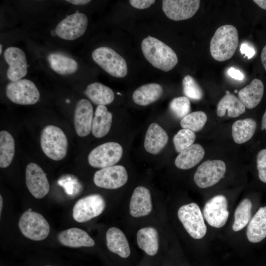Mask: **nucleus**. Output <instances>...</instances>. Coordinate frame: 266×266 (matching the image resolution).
I'll list each match as a JSON object with an SVG mask.
<instances>
[{"mask_svg": "<svg viewBox=\"0 0 266 266\" xmlns=\"http://www.w3.org/2000/svg\"><path fill=\"white\" fill-rule=\"evenodd\" d=\"M261 59L263 66L265 70H266V45L263 48L262 50L261 55Z\"/></svg>", "mask_w": 266, "mask_h": 266, "instance_id": "obj_43", "label": "nucleus"}, {"mask_svg": "<svg viewBox=\"0 0 266 266\" xmlns=\"http://www.w3.org/2000/svg\"><path fill=\"white\" fill-rule=\"evenodd\" d=\"M47 59L50 67L61 75L73 74L78 68L75 60L61 53H52L48 56Z\"/></svg>", "mask_w": 266, "mask_h": 266, "instance_id": "obj_28", "label": "nucleus"}, {"mask_svg": "<svg viewBox=\"0 0 266 266\" xmlns=\"http://www.w3.org/2000/svg\"><path fill=\"white\" fill-rule=\"evenodd\" d=\"M163 93L162 86L157 83H148L137 88L133 93L132 98L138 105L146 106L159 100Z\"/></svg>", "mask_w": 266, "mask_h": 266, "instance_id": "obj_25", "label": "nucleus"}, {"mask_svg": "<svg viewBox=\"0 0 266 266\" xmlns=\"http://www.w3.org/2000/svg\"><path fill=\"white\" fill-rule=\"evenodd\" d=\"M3 206V200L1 195H0V214H1Z\"/></svg>", "mask_w": 266, "mask_h": 266, "instance_id": "obj_46", "label": "nucleus"}, {"mask_svg": "<svg viewBox=\"0 0 266 266\" xmlns=\"http://www.w3.org/2000/svg\"><path fill=\"white\" fill-rule=\"evenodd\" d=\"M66 1L74 5H84L89 3L91 0H67Z\"/></svg>", "mask_w": 266, "mask_h": 266, "instance_id": "obj_42", "label": "nucleus"}, {"mask_svg": "<svg viewBox=\"0 0 266 266\" xmlns=\"http://www.w3.org/2000/svg\"><path fill=\"white\" fill-rule=\"evenodd\" d=\"M59 242L62 245L72 247H93L95 242L85 231L71 228L61 232L57 235Z\"/></svg>", "mask_w": 266, "mask_h": 266, "instance_id": "obj_19", "label": "nucleus"}, {"mask_svg": "<svg viewBox=\"0 0 266 266\" xmlns=\"http://www.w3.org/2000/svg\"><path fill=\"white\" fill-rule=\"evenodd\" d=\"M25 179L29 192L34 198L42 199L49 192L50 185L46 175L37 164L34 163L28 164Z\"/></svg>", "mask_w": 266, "mask_h": 266, "instance_id": "obj_14", "label": "nucleus"}, {"mask_svg": "<svg viewBox=\"0 0 266 266\" xmlns=\"http://www.w3.org/2000/svg\"><path fill=\"white\" fill-rule=\"evenodd\" d=\"M5 92L10 100L21 105L35 104L40 98L39 92L35 84L26 79L9 82L6 86Z\"/></svg>", "mask_w": 266, "mask_h": 266, "instance_id": "obj_7", "label": "nucleus"}, {"mask_svg": "<svg viewBox=\"0 0 266 266\" xmlns=\"http://www.w3.org/2000/svg\"><path fill=\"white\" fill-rule=\"evenodd\" d=\"M228 74L235 80H242L244 78V74L238 69L233 67L229 68L228 70Z\"/></svg>", "mask_w": 266, "mask_h": 266, "instance_id": "obj_41", "label": "nucleus"}, {"mask_svg": "<svg viewBox=\"0 0 266 266\" xmlns=\"http://www.w3.org/2000/svg\"><path fill=\"white\" fill-rule=\"evenodd\" d=\"M204 154V150L200 144H193L179 153L175 159V165L181 169L191 168L201 161Z\"/></svg>", "mask_w": 266, "mask_h": 266, "instance_id": "obj_24", "label": "nucleus"}, {"mask_svg": "<svg viewBox=\"0 0 266 266\" xmlns=\"http://www.w3.org/2000/svg\"><path fill=\"white\" fill-rule=\"evenodd\" d=\"M238 41V31L234 26L225 25L219 27L210 41L211 56L220 62L230 59L235 53Z\"/></svg>", "mask_w": 266, "mask_h": 266, "instance_id": "obj_2", "label": "nucleus"}, {"mask_svg": "<svg viewBox=\"0 0 266 266\" xmlns=\"http://www.w3.org/2000/svg\"><path fill=\"white\" fill-rule=\"evenodd\" d=\"M40 145L48 157L55 161H60L66 156L68 141L61 129L56 126L48 125L41 132Z\"/></svg>", "mask_w": 266, "mask_h": 266, "instance_id": "obj_3", "label": "nucleus"}, {"mask_svg": "<svg viewBox=\"0 0 266 266\" xmlns=\"http://www.w3.org/2000/svg\"><path fill=\"white\" fill-rule=\"evenodd\" d=\"M88 24L87 16L82 13H75L67 16L57 25L55 32L59 37L73 40L85 33Z\"/></svg>", "mask_w": 266, "mask_h": 266, "instance_id": "obj_11", "label": "nucleus"}, {"mask_svg": "<svg viewBox=\"0 0 266 266\" xmlns=\"http://www.w3.org/2000/svg\"><path fill=\"white\" fill-rule=\"evenodd\" d=\"M168 140L166 131L158 124L153 123L146 133L144 146L146 151L152 154L160 153L165 147Z\"/></svg>", "mask_w": 266, "mask_h": 266, "instance_id": "obj_20", "label": "nucleus"}, {"mask_svg": "<svg viewBox=\"0 0 266 266\" xmlns=\"http://www.w3.org/2000/svg\"><path fill=\"white\" fill-rule=\"evenodd\" d=\"M257 124L255 120L248 118L234 122L232 126V134L233 140L237 144L243 143L253 136Z\"/></svg>", "mask_w": 266, "mask_h": 266, "instance_id": "obj_31", "label": "nucleus"}, {"mask_svg": "<svg viewBox=\"0 0 266 266\" xmlns=\"http://www.w3.org/2000/svg\"><path fill=\"white\" fill-rule=\"evenodd\" d=\"M240 51L241 54L244 55V57H247L248 59L252 58L255 54L254 49L245 43H243L241 45Z\"/></svg>", "mask_w": 266, "mask_h": 266, "instance_id": "obj_40", "label": "nucleus"}, {"mask_svg": "<svg viewBox=\"0 0 266 266\" xmlns=\"http://www.w3.org/2000/svg\"><path fill=\"white\" fill-rule=\"evenodd\" d=\"M234 92H235V93H237V90H234Z\"/></svg>", "mask_w": 266, "mask_h": 266, "instance_id": "obj_48", "label": "nucleus"}, {"mask_svg": "<svg viewBox=\"0 0 266 266\" xmlns=\"http://www.w3.org/2000/svg\"><path fill=\"white\" fill-rule=\"evenodd\" d=\"M18 226L25 237L34 241L45 239L50 231L49 224L45 218L40 213L32 211L31 209L21 215Z\"/></svg>", "mask_w": 266, "mask_h": 266, "instance_id": "obj_5", "label": "nucleus"}, {"mask_svg": "<svg viewBox=\"0 0 266 266\" xmlns=\"http://www.w3.org/2000/svg\"><path fill=\"white\" fill-rule=\"evenodd\" d=\"M261 8L266 10V0H253Z\"/></svg>", "mask_w": 266, "mask_h": 266, "instance_id": "obj_44", "label": "nucleus"}, {"mask_svg": "<svg viewBox=\"0 0 266 266\" xmlns=\"http://www.w3.org/2000/svg\"><path fill=\"white\" fill-rule=\"evenodd\" d=\"M129 210L131 215L135 218L145 216L152 210L151 196L149 190L143 186L135 188L132 195Z\"/></svg>", "mask_w": 266, "mask_h": 266, "instance_id": "obj_18", "label": "nucleus"}, {"mask_svg": "<svg viewBox=\"0 0 266 266\" xmlns=\"http://www.w3.org/2000/svg\"><path fill=\"white\" fill-rule=\"evenodd\" d=\"M227 110L228 116L231 117H236L245 111V106L242 102L229 91L226 92V95L219 101L217 114L223 117Z\"/></svg>", "mask_w": 266, "mask_h": 266, "instance_id": "obj_29", "label": "nucleus"}, {"mask_svg": "<svg viewBox=\"0 0 266 266\" xmlns=\"http://www.w3.org/2000/svg\"><path fill=\"white\" fill-rule=\"evenodd\" d=\"M262 130H266V111H265L262 120Z\"/></svg>", "mask_w": 266, "mask_h": 266, "instance_id": "obj_45", "label": "nucleus"}, {"mask_svg": "<svg viewBox=\"0 0 266 266\" xmlns=\"http://www.w3.org/2000/svg\"><path fill=\"white\" fill-rule=\"evenodd\" d=\"M0 54H1L2 53V44H0Z\"/></svg>", "mask_w": 266, "mask_h": 266, "instance_id": "obj_47", "label": "nucleus"}, {"mask_svg": "<svg viewBox=\"0 0 266 266\" xmlns=\"http://www.w3.org/2000/svg\"><path fill=\"white\" fill-rule=\"evenodd\" d=\"M195 139L196 134L194 132L185 129L180 130L174 135L173 139L175 150L180 153L193 145Z\"/></svg>", "mask_w": 266, "mask_h": 266, "instance_id": "obj_35", "label": "nucleus"}, {"mask_svg": "<svg viewBox=\"0 0 266 266\" xmlns=\"http://www.w3.org/2000/svg\"><path fill=\"white\" fill-rule=\"evenodd\" d=\"M183 92L188 98L200 100L203 97V91L195 79L189 75L184 76L183 81Z\"/></svg>", "mask_w": 266, "mask_h": 266, "instance_id": "obj_37", "label": "nucleus"}, {"mask_svg": "<svg viewBox=\"0 0 266 266\" xmlns=\"http://www.w3.org/2000/svg\"><path fill=\"white\" fill-rule=\"evenodd\" d=\"M141 47L147 61L164 71L171 70L178 63L177 56L173 49L155 37L149 35L144 38Z\"/></svg>", "mask_w": 266, "mask_h": 266, "instance_id": "obj_1", "label": "nucleus"}, {"mask_svg": "<svg viewBox=\"0 0 266 266\" xmlns=\"http://www.w3.org/2000/svg\"><path fill=\"white\" fill-rule=\"evenodd\" d=\"M85 94L93 103L98 105L110 104L114 99V94L112 90L99 82L88 85Z\"/></svg>", "mask_w": 266, "mask_h": 266, "instance_id": "obj_30", "label": "nucleus"}, {"mask_svg": "<svg viewBox=\"0 0 266 266\" xmlns=\"http://www.w3.org/2000/svg\"><path fill=\"white\" fill-rule=\"evenodd\" d=\"M4 58L8 65L6 75L11 81L21 79L28 72L26 57L24 51L19 48L9 47L4 51Z\"/></svg>", "mask_w": 266, "mask_h": 266, "instance_id": "obj_16", "label": "nucleus"}, {"mask_svg": "<svg viewBox=\"0 0 266 266\" xmlns=\"http://www.w3.org/2000/svg\"><path fill=\"white\" fill-rule=\"evenodd\" d=\"M257 166L259 179L266 183V149L261 150L257 158Z\"/></svg>", "mask_w": 266, "mask_h": 266, "instance_id": "obj_38", "label": "nucleus"}, {"mask_svg": "<svg viewBox=\"0 0 266 266\" xmlns=\"http://www.w3.org/2000/svg\"><path fill=\"white\" fill-rule=\"evenodd\" d=\"M123 148L120 144L114 142L102 144L93 149L88 155V162L91 166L103 168L114 166L121 159Z\"/></svg>", "mask_w": 266, "mask_h": 266, "instance_id": "obj_8", "label": "nucleus"}, {"mask_svg": "<svg viewBox=\"0 0 266 266\" xmlns=\"http://www.w3.org/2000/svg\"><path fill=\"white\" fill-rule=\"evenodd\" d=\"M252 203L248 199L243 200L236 207L234 212V221L233 230L239 231L244 228L251 217Z\"/></svg>", "mask_w": 266, "mask_h": 266, "instance_id": "obj_33", "label": "nucleus"}, {"mask_svg": "<svg viewBox=\"0 0 266 266\" xmlns=\"http://www.w3.org/2000/svg\"><path fill=\"white\" fill-rule=\"evenodd\" d=\"M93 119V108L86 99L77 103L74 114V125L77 134L81 137L88 135L91 131Z\"/></svg>", "mask_w": 266, "mask_h": 266, "instance_id": "obj_17", "label": "nucleus"}, {"mask_svg": "<svg viewBox=\"0 0 266 266\" xmlns=\"http://www.w3.org/2000/svg\"><path fill=\"white\" fill-rule=\"evenodd\" d=\"M112 122V114L105 105H98L95 110L92 124V134L97 138L106 135L110 131Z\"/></svg>", "mask_w": 266, "mask_h": 266, "instance_id": "obj_26", "label": "nucleus"}, {"mask_svg": "<svg viewBox=\"0 0 266 266\" xmlns=\"http://www.w3.org/2000/svg\"><path fill=\"white\" fill-rule=\"evenodd\" d=\"M105 207V200L101 195L91 194L76 201L73 208L72 216L78 222H86L101 214Z\"/></svg>", "mask_w": 266, "mask_h": 266, "instance_id": "obj_9", "label": "nucleus"}, {"mask_svg": "<svg viewBox=\"0 0 266 266\" xmlns=\"http://www.w3.org/2000/svg\"><path fill=\"white\" fill-rule=\"evenodd\" d=\"M246 235L252 243L259 242L266 237V206L260 207L252 217L247 228Z\"/></svg>", "mask_w": 266, "mask_h": 266, "instance_id": "obj_23", "label": "nucleus"}, {"mask_svg": "<svg viewBox=\"0 0 266 266\" xmlns=\"http://www.w3.org/2000/svg\"><path fill=\"white\" fill-rule=\"evenodd\" d=\"M203 213L209 225L217 228L222 227L227 222L229 214L227 198L222 195L212 198L205 203Z\"/></svg>", "mask_w": 266, "mask_h": 266, "instance_id": "obj_13", "label": "nucleus"}, {"mask_svg": "<svg viewBox=\"0 0 266 266\" xmlns=\"http://www.w3.org/2000/svg\"><path fill=\"white\" fill-rule=\"evenodd\" d=\"M128 179V175L125 167L115 165L96 171L93 180L95 185L99 187L116 189L124 186Z\"/></svg>", "mask_w": 266, "mask_h": 266, "instance_id": "obj_12", "label": "nucleus"}, {"mask_svg": "<svg viewBox=\"0 0 266 266\" xmlns=\"http://www.w3.org/2000/svg\"><path fill=\"white\" fill-rule=\"evenodd\" d=\"M199 0H164L163 10L166 16L174 21H181L193 17L199 9Z\"/></svg>", "mask_w": 266, "mask_h": 266, "instance_id": "obj_15", "label": "nucleus"}, {"mask_svg": "<svg viewBox=\"0 0 266 266\" xmlns=\"http://www.w3.org/2000/svg\"></svg>", "mask_w": 266, "mask_h": 266, "instance_id": "obj_49", "label": "nucleus"}, {"mask_svg": "<svg viewBox=\"0 0 266 266\" xmlns=\"http://www.w3.org/2000/svg\"><path fill=\"white\" fill-rule=\"evenodd\" d=\"M171 113L177 118L183 119L189 114L191 104L186 97H179L173 99L169 105Z\"/></svg>", "mask_w": 266, "mask_h": 266, "instance_id": "obj_36", "label": "nucleus"}, {"mask_svg": "<svg viewBox=\"0 0 266 266\" xmlns=\"http://www.w3.org/2000/svg\"><path fill=\"white\" fill-rule=\"evenodd\" d=\"M92 57L94 61L110 75L123 78L127 74L126 61L112 48L100 47L93 51Z\"/></svg>", "mask_w": 266, "mask_h": 266, "instance_id": "obj_4", "label": "nucleus"}, {"mask_svg": "<svg viewBox=\"0 0 266 266\" xmlns=\"http://www.w3.org/2000/svg\"><path fill=\"white\" fill-rule=\"evenodd\" d=\"M264 92V86L263 82L255 78L249 85L239 91L238 96L239 100L245 107L252 109L260 102Z\"/></svg>", "mask_w": 266, "mask_h": 266, "instance_id": "obj_22", "label": "nucleus"}, {"mask_svg": "<svg viewBox=\"0 0 266 266\" xmlns=\"http://www.w3.org/2000/svg\"><path fill=\"white\" fill-rule=\"evenodd\" d=\"M178 217L188 233L195 239H200L206 234L207 229L200 209L195 203L181 206Z\"/></svg>", "mask_w": 266, "mask_h": 266, "instance_id": "obj_6", "label": "nucleus"}, {"mask_svg": "<svg viewBox=\"0 0 266 266\" xmlns=\"http://www.w3.org/2000/svg\"><path fill=\"white\" fill-rule=\"evenodd\" d=\"M131 5L136 8L143 9L149 7L155 3L154 0H130Z\"/></svg>", "mask_w": 266, "mask_h": 266, "instance_id": "obj_39", "label": "nucleus"}, {"mask_svg": "<svg viewBox=\"0 0 266 266\" xmlns=\"http://www.w3.org/2000/svg\"><path fill=\"white\" fill-rule=\"evenodd\" d=\"M139 247L147 255L154 256L158 252L159 246V235L157 230L152 227L141 228L136 235Z\"/></svg>", "mask_w": 266, "mask_h": 266, "instance_id": "obj_27", "label": "nucleus"}, {"mask_svg": "<svg viewBox=\"0 0 266 266\" xmlns=\"http://www.w3.org/2000/svg\"><path fill=\"white\" fill-rule=\"evenodd\" d=\"M226 171V165L223 161L207 160L198 166L194 180L200 188L209 187L217 183L224 177Z\"/></svg>", "mask_w": 266, "mask_h": 266, "instance_id": "obj_10", "label": "nucleus"}, {"mask_svg": "<svg viewBox=\"0 0 266 266\" xmlns=\"http://www.w3.org/2000/svg\"><path fill=\"white\" fill-rule=\"evenodd\" d=\"M15 153L14 140L6 131L0 132V167L5 168L11 164Z\"/></svg>", "mask_w": 266, "mask_h": 266, "instance_id": "obj_32", "label": "nucleus"}, {"mask_svg": "<svg viewBox=\"0 0 266 266\" xmlns=\"http://www.w3.org/2000/svg\"><path fill=\"white\" fill-rule=\"evenodd\" d=\"M207 119L206 114L203 111H195L189 113L180 122L181 127L193 132H198L204 127Z\"/></svg>", "mask_w": 266, "mask_h": 266, "instance_id": "obj_34", "label": "nucleus"}, {"mask_svg": "<svg viewBox=\"0 0 266 266\" xmlns=\"http://www.w3.org/2000/svg\"><path fill=\"white\" fill-rule=\"evenodd\" d=\"M106 245L112 253L120 257L126 258L131 254V249L128 239L124 233L119 229L111 227L106 233Z\"/></svg>", "mask_w": 266, "mask_h": 266, "instance_id": "obj_21", "label": "nucleus"}]
</instances>
